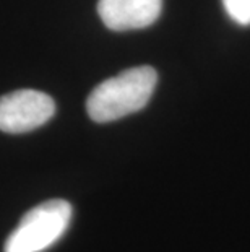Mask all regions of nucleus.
<instances>
[{"label":"nucleus","instance_id":"f257e3e1","mask_svg":"<svg viewBox=\"0 0 250 252\" xmlns=\"http://www.w3.org/2000/svg\"><path fill=\"white\" fill-rule=\"evenodd\" d=\"M158 83L153 67L141 65L122 72L99 83L86 99L88 116L106 124L138 112L148 104Z\"/></svg>","mask_w":250,"mask_h":252},{"label":"nucleus","instance_id":"f03ea898","mask_svg":"<svg viewBox=\"0 0 250 252\" xmlns=\"http://www.w3.org/2000/svg\"><path fill=\"white\" fill-rule=\"evenodd\" d=\"M73 208L67 200L54 198L26 212L5 241L3 252H44L70 226Z\"/></svg>","mask_w":250,"mask_h":252},{"label":"nucleus","instance_id":"7ed1b4c3","mask_svg":"<svg viewBox=\"0 0 250 252\" xmlns=\"http://www.w3.org/2000/svg\"><path fill=\"white\" fill-rule=\"evenodd\" d=\"M56 114V103L38 90H17L0 98V130L25 133L39 128Z\"/></svg>","mask_w":250,"mask_h":252},{"label":"nucleus","instance_id":"20e7f679","mask_svg":"<svg viewBox=\"0 0 250 252\" xmlns=\"http://www.w3.org/2000/svg\"><path fill=\"white\" fill-rule=\"evenodd\" d=\"M163 0H99L98 13L112 31L141 30L159 18Z\"/></svg>","mask_w":250,"mask_h":252},{"label":"nucleus","instance_id":"39448f33","mask_svg":"<svg viewBox=\"0 0 250 252\" xmlns=\"http://www.w3.org/2000/svg\"><path fill=\"white\" fill-rule=\"evenodd\" d=\"M222 3L232 21L242 26L250 25V0H222Z\"/></svg>","mask_w":250,"mask_h":252}]
</instances>
